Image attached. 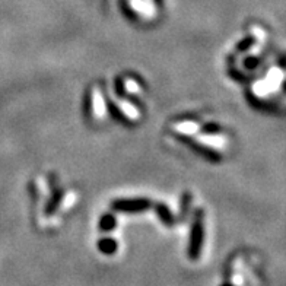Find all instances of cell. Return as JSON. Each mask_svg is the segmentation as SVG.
Listing matches in <instances>:
<instances>
[{"mask_svg":"<svg viewBox=\"0 0 286 286\" xmlns=\"http://www.w3.org/2000/svg\"><path fill=\"white\" fill-rule=\"evenodd\" d=\"M101 251H104L107 254H111V253L115 251V244L111 243V241H104V243H101Z\"/></svg>","mask_w":286,"mask_h":286,"instance_id":"obj_1","label":"cell"},{"mask_svg":"<svg viewBox=\"0 0 286 286\" xmlns=\"http://www.w3.org/2000/svg\"><path fill=\"white\" fill-rule=\"evenodd\" d=\"M222 286H232V285H229V284H227V285H222Z\"/></svg>","mask_w":286,"mask_h":286,"instance_id":"obj_2","label":"cell"}]
</instances>
